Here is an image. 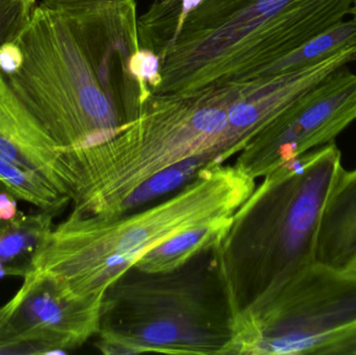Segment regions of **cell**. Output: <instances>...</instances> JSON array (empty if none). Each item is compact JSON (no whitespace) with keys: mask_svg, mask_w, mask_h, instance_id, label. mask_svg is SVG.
Returning a JSON list of instances; mask_svg holds the SVG:
<instances>
[{"mask_svg":"<svg viewBox=\"0 0 356 355\" xmlns=\"http://www.w3.org/2000/svg\"><path fill=\"white\" fill-rule=\"evenodd\" d=\"M227 125V117L222 110L207 108L197 113L194 126L201 133H215L223 131Z\"/></svg>","mask_w":356,"mask_h":355,"instance_id":"9a60e30c","label":"cell"},{"mask_svg":"<svg viewBox=\"0 0 356 355\" xmlns=\"http://www.w3.org/2000/svg\"><path fill=\"white\" fill-rule=\"evenodd\" d=\"M102 304L65 297L50 279L29 271L0 308V354H65L98 329Z\"/></svg>","mask_w":356,"mask_h":355,"instance_id":"5b68a950","label":"cell"},{"mask_svg":"<svg viewBox=\"0 0 356 355\" xmlns=\"http://www.w3.org/2000/svg\"><path fill=\"white\" fill-rule=\"evenodd\" d=\"M356 120V73L337 69L299 96L264 129L253 173L269 174L302 154L332 143Z\"/></svg>","mask_w":356,"mask_h":355,"instance_id":"8992f818","label":"cell"},{"mask_svg":"<svg viewBox=\"0 0 356 355\" xmlns=\"http://www.w3.org/2000/svg\"><path fill=\"white\" fill-rule=\"evenodd\" d=\"M252 187L244 172L209 166L171 199L135 216L108 223L73 210L46 236L31 271L69 299L102 302L110 286L164 242L195 227L232 223Z\"/></svg>","mask_w":356,"mask_h":355,"instance_id":"6da1fadb","label":"cell"},{"mask_svg":"<svg viewBox=\"0 0 356 355\" xmlns=\"http://www.w3.org/2000/svg\"><path fill=\"white\" fill-rule=\"evenodd\" d=\"M353 46H356V19H344L266 65L263 72L267 76L294 72Z\"/></svg>","mask_w":356,"mask_h":355,"instance_id":"30bf717a","label":"cell"},{"mask_svg":"<svg viewBox=\"0 0 356 355\" xmlns=\"http://www.w3.org/2000/svg\"><path fill=\"white\" fill-rule=\"evenodd\" d=\"M37 0H0V53L27 26Z\"/></svg>","mask_w":356,"mask_h":355,"instance_id":"4fadbf2b","label":"cell"},{"mask_svg":"<svg viewBox=\"0 0 356 355\" xmlns=\"http://www.w3.org/2000/svg\"><path fill=\"white\" fill-rule=\"evenodd\" d=\"M347 270L355 271V272H356V260L351 263L350 266L347 268Z\"/></svg>","mask_w":356,"mask_h":355,"instance_id":"ac0fdd59","label":"cell"},{"mask_svg":"<svg viewBox=\"0 0 356 355\" xmlns=\"http://www.w3.org/2000/svg\"><path fill=\"white\" fill-rule=\"evenodd\" d=\"M232 223L204 225L182 231L148 252L136 265L144 272H165L184 264L191 256L219 240Z\"/></svg>","mask_w":356,"mask_h":355,"instance_id":"8fae6325","label":"cell"},{"mask_svg":"<svg viewBox=\"0 0 356 355\" xmlns=\"http://www.w3.org/2000/svg\"><path fill=\"white\" fill-rule=\"evenodd\" d=\"M18 201L3 181H0V231L22 214Z\"/></svg>","mask_w":356,"mask_h":355,"instance_id":"2e32d148","label":"cell"},{"mask_svg":"<svg viewBox=\"0 0 356 355\" xmlns=\"http://www.w3.org/2000/svg\"><path fill=\"white\" fill-rule=\"evenodd\" d=\"M0 160L40 175L71 200V183L56 144L0 72Z\"/></svg>","mask_w":356,"mask_h":355,"instance_id":"52a82bcc","label":"cell"},{"mask_svg":"<svg viewBox=\"0 0 356 355\" xmlns=\"http://www.w3.org/2000/svg\"><path fill=\"white\" fill-rule=\"evenodd\" d=\"M251 352L338 354L356 336V272L315 262L259 298Z\"/></svg>","mask_w":356,"mask_h":355,"instance_id":"277c9868","label":"cell"},{"mask_svg":"<svg viewBox=\"0 0 356 355\" xmlns=\"http://www.w3.org/2000/svg\"><path fill=\"white\" fill-rule=\"evenodd\" d=\"M70 199L65 198L51 208L22 214L0 231V279L23 277L33 268V258L54 221Z\"/></svg>","mask_w":356,"mask_h":355,"instance_id":"9c48e42d","label":"cell"},{"mask_svg":"<svg viewBox=\"0 0 356 355\" xmlns=\"http://www.w3.org/2000/svg\"><path fill=\"white\" fill-rule=\"evenodd\" d=\"M0 181H3L17 199L29 202L42 210L51 208L65 198H69L60 195L40 175L3 160H0Z\"/></svg>","mask_w":356,"mask_h":355,"instance_id":"7c38bea8","label":"cell"},{"mask_svg":"<svg viewBox=\"0 0 356 355\" xmlns=\"http://www.w3.org/2000/svg\"><path fill=\"white\" fill-rule=\"evenodd\" d=\"M275 117L265 110H259L252 104H238L229 112V120L238 127L252 126L259 121H264L266 125L271 122Z\"/></svg>","mask_w":356,"mask_h":355,"instance_id":"5bb4252c","label":"cell"},{"mask_svg":"<svg viewBox=\"0 0 356 355\" xmlns=\"http://www.w3.org/2000/svg\"><path fill=\"white\" fill-rule=\"evenodd\" d=\"M342 170L332 142L268 174L255 201L259 296L315 262L324 206Z\"/></svg>","mask_w":356,"mask_h":355,"instance_id":"3957f363","label":"cell"},{"mask_svg":"<svg viewBox=\"0 0 356 355\" xmlns=\"http://www.w3.org/2000/svg\"><path fill=\"white\" fill-rule=\"evenodd\" d=\"M315 260L347 269L356 260V168L341 171L324 206Z\"/></svg>","mask_w":356,"mask_h":355,"instance_id":"ba28073f","label":"cell"},{"mask_svg":"<svg viewBox=\"0 0 356 355\" xmlns=\"http://www.w3.org/2000/svg\"><path fill=\"white\" fill-rule=\"evenodd\" d=\"M350 15L353 18L356 19V0H353V6H351L350 8Z\"/></svg>","mask_w":356,"mask_h":355,"instance_id":"e0dca14e","label":"cell"},{"mask_svg":"<svg viewBox=\"0 0 356 355\" xmlns=\"http://www.w3.org/2000/svg\"><path fill=\"white\" fill-rule=\"evenodd\" d=\"M0 72L58 148L72 183L108 139V100L95 69L66 21L39 4L27 26L0 53Z\"/></svg>","mask_w":356,"mask_h":355,"instance_id":"7a4b0ae2","label":"cell"}]
</instances>
